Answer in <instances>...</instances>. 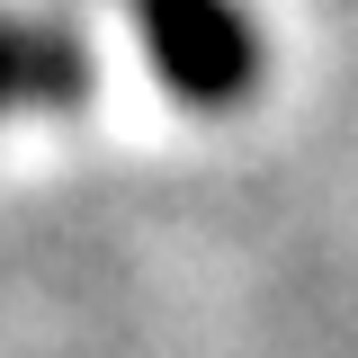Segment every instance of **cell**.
Instances as JSON below:
<instances>
[{
  "instance_id": "6da1fadb",
  "label": "cell",
  "mask_w": 358,
  "mask_h": 358,
  "mask_svg": "<svg viewBox=\"0 0 358 358\" xmlns=\"http://www.w3.org/2000/svg\"><path fill=\"white\" fill-rule=\"evenodd\" d=\"M134 9H143V27H152L162 72H171L188 99H233V90H242L251 45H242V27L224 18L215 0H134Z\"/></svg>"
},
{
  "instance_id": "7a4b0ae2",
  "label": "cell",
  "mask_w": 358,
  "mask_h": 358,
  "mask_svg": "<svg viewBox=\"0 0 358 358\" xmlns=\"http://www.w3.org/2000/svg\"><path fill=\"white\" fill-rule=\"evenodd\" d=\"M63 54L36 36H0V99H27V90H63Z\"/></svg>"
}]
</instances>
